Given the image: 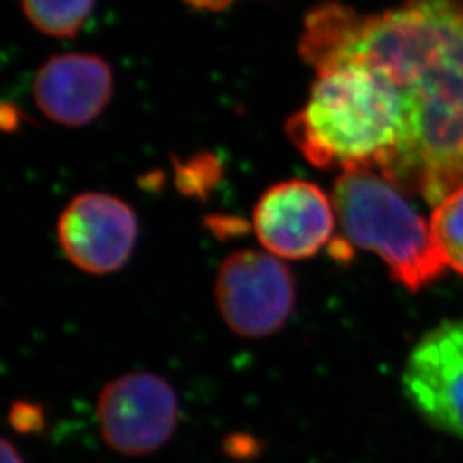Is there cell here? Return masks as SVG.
<instances>
[{"instance_id":"cell-3","label":"cell","mask_w":463,"mask_h":463,"mask_svg":"<svg viewBox=\"0 0 463 463\" xmlns=\"http://www.w3.org/2000/svg\"><path fill=\"white\" fill-rule=\"evenodd\" d=\"M333 204L347 241L380 256L411 292L447 269L430 223L378 170H344L333 187Z\"/></svg>"},{"instance_id":"cell-7","label":"cell","mask_w":463,"mask_h":463,"mask_svg":"<svg viewBox=\"0 0 463 463\" xmlns=\"http://www.w3.org/2000/svg\"><path fill=\"white\" fill-rule=\"evenodd\" d=\"M59 244L67 260L91 275H109L133 256L137 220L122 199L83 193L72 199L57 223Z\"/></svg>"},{"instance_id":"cell-11","label":"cell","mask_w":463,"mask_h":463,"mask_svg":"<svg viewBox=\"0 0 463 463\" xmlns=\"http://www.w3.org/2000/svg\"><path fill=\"white\" fill-rule=\"evenodd\" d=\"M430 231L447 266L463 275V187L436 204Z\"/></svg>"},{"instance_id":"cell-1","label":"cell","mask_w":463,"mask_h":463,"mask_svg":"<svg viewBox=\"0 0 463 463\" xmlns=\"http://www.w3.org/2000/svg\"><path fill=\"white\" fill-rule=\"evenodd\" d=\"M363 53L405 97L402 143L383 175L441 203L463 187V0H403L376 17Z\"/></svg>"},{"instance_id":"cell-12","label":"cell","mask_w":463,"mask_h":463,"mask_svg":"<svg viewBox=\"0 0 463 463\" xmlns=\"http://www.w3.org/2000/svg\"><path fill=\"white\" fill-rule=\"evenodd\" d=\"M220 166L215 156H194L184 165H177V184L185 194H203L218 181Z\"/></svg>"},{"instance_id":"cell-14","label":"cell","mask_w":463,"mask_h":463,"mask_svg":"<svg viewBox=\"0 0 463 463\" xmlns=\"http://www.w3.org/2000/svg\"><path fill=\"white\" fill-rule=\"evenodd\" d=\"M0 453H2V463H24V458L9 439H2Z\"/></svg>"},{"instance_id":"cell-15","label":"cell","mask_w":463,"mask_h":463,"mask_svg":"<svg viewBox=\"0 0 463 463\" xmlns=\"http://www.w3.org/2000/svg\"><path fill=\"white\" fill-rule=\"evenodd\" d=\"M196 9H208V11H220L229 7L233 0H185Z\"/></svg>"},{"instance_id":"cell-9","label":"cell","mask_w":463,"mask_h":463,"mask_svg":"<svg viewBox=\"0 0 463 463\" xmlns=\"http://www.w3.org/2000/svg\"><path fill=\"white\" fill-rule=\"evenodd\" d=\"M114 78L97 55L64 53L52 57L34 78L36 107L50 120L80 128L105 110L112 99Z\"/></svg>"},{"instance_id":"cell-6","label":"cell","mask_w":463,"mask_h":463,"mask_svg":"<svg viewBox=\"0 0 463 463\" xmlns=\"http://www.w3.org/2000/svg\"><path fill=\"white\" fill-rule=\"evenodd\" d=\"M402 383L432 428L463 439V317L441 323L415 344Z\"/></svg>"},{"instance_id":"cell-2","label":"cell","mask_w":463,"mask_h":463,"mask_svg":"<svg viewBox=\"0 0 463 463\" xmlns=\"http://www.w3.org/2000/svg\"><path fill=\"white\" fill-rule=\"evenodd\" d=\"M405 128V97L392 76L367 62L317 72L306 107L287 120V134L317 168L392 164Z\"/></svg>"},{"instance_id":"cell-8","label":"cell","mask_w":463,"mask_h":463,"mask_svg":"<svg viewBox=\"0 0 463 463\" xmlns=\"http://www.w3.org/2000/svg\"><path fill=\"white\" fill-rule=\"evenodd\" d=\"M336 222L333 199L313 183L292 179L260 198L252 223L263 248L285 260H306L331 241Z\"/></svg>"},{"instance_id":"cell-5","label":"cell","mask_w":463,"mask_h":463,"mask_svg":"<svg viewBox=\"0 0 463 463\" xmlns=\"http://www.w3.org/2000/svg\"><path fill=\"white\" fill-rule=\"evenodd\" d=\"M218 311L235 335L263 338L280 330L294 311L296 281L279 258L239 250L218 269Z\"/></svg>"},{"instance_id":"cell-13","label":"cell","mask_w":463,"mask_h":463,"mask_svg":"<svg viewBox=\"0 0 463 463\" xmlns=\"http://www.w3.org/2000/svg\"><path fill=\"white\" fill-rule=\"evenodd\" d=\"M9 424L19 434H36L45 426V415L42 405L33 402H14L9 411Z\"/></svg>"},{"instance_id":"cell-4","label":"cell","mask_w":463,"mask_h":463,"mask_svg":"<svg viewBox=\"0 0 463 463\" xmlns=\"http://www.w3.org/2000/svg\"><path fill=\"white\" fill-rule=\"evenodd\" d=\"M101 439L124 457H148L165 447L179 424L174 386L153 373H131L107 383L97 402Z\"/></svg>"},{"instance_id":"cell-10","label":"cell","mask_w":463,"mask_h":463,"mask_svg":"<svg viewBox=\"0 0 463 463\" xmlns=\"http://www.w3.org/2000/svg\"><path fill=\"white\" fill-rule=\"evenodd\" d=\"M26 17L50 36L69 38L81 30L95 0H19Z\"/></svg>"}]
</instances>
